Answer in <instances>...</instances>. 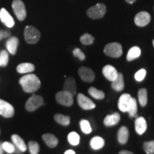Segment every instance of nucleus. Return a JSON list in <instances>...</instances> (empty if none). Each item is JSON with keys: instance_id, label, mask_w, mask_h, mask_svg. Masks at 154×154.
<instances>
[{"instance_id": "1", "label": "nucleus", "mask_w": 154, "mask_h": 154, "mask_svg": "<svg viewBox=\"0 0 154 154\" xmlns=\"http://www.w3.org/2000/svg\"><path fill=\"white\" fill-rule=\"evenodd\" d=\"M19 84L26 93H34L41 87V81L33 74H27L19 79Z\"/></svg>"}, {"instance_id": "2", "label": "nucleus", "mask_w": 154, "mask_h": 154, "mask_svg": "<svg viewBox=\"0 0 154 154\" xmlns=\"http://www.w3.org/2000/svg\"><path fill=\"white\" fill-rule=\"evenodd\" d=\"M24 39L26 43L29 44H36L39 41L41 34L36 27L33 26H26L24 32Z\"/></svg>"}, {"instance_id": "3", "label": "nucleus", "mask_w": 154, "mask_h": 154, "mask_svg": "<svg viewBox=\"0 0 154 154\" xmlns=\"http://www.w3.org/2000/svg\"><path fill=\"white\" fill-rule=\"evenodd\" d=\"M55 99L59 104L63 106H72L74 103V95L64 90L57 92Z\"/></svg>"}, {"instance_id": "4", "label": "nucleus", "mask_w": 154, "mask_h": 154, "mask_svg": "<svg viewBox=\"0 0 154 154\" xmlns=\"http://www.w3.org/2000/svg\"><path fill=\"white\" fill-rule=\"evenodd\" d=\"M103 52L108 57L112 58L120 57L123 54L122 46L117 42L109 43L105 46L103 49Z\"/></svg>"}, {"instance_id": "5", "label": "nucleus", "mask_w": 154, "mask_h": 154, "mask_svg": "<svg viewBox=\"0 0 154 154\" xmlns=\"http://www.w3.org/2000/svg\"><path fill=\"white\" fill-rule=\"evenodd\" d=\"M106 11V7L103 4H96L93 7H90L86 11V14L89 18L93 19H101L104 17Z\"/></svg>"}, {"instance_id": "6", "label": "nucleus", "mask_w": 154, "mask_h": 154, "mask_svg": "<svg viewBox=\"0 0 154 154\" xmlns=\"http://www.w3.org/2000/svg\"><path fill=\"white\" fill-rule=\"evenodd\" d=\"M44 104V98L39 95H32L25 103V109L29 112H33L37 110Z\"/></svg>"}, {"instance_id": "7", "label": "nucleus", "mask_w": 154, "mask_h": 154, "mask_svg": "<svg viewBox=\"0 0 154 154\" xmlns=\"http://www.w3.org/2000/svg\"><path fill=\"white\" fill-rule=\"evenodd\" d=\"M12 9L17 19L19 21H24L26 17V10L24 3L22 0H14L12 2Z\"/></svg>"}, {"instance_id": "8", "label": "nucleus", "mask_w": 154, "mask_h": 154, "mask_svg": "<svg viewBox=\"0 0 154 154\" xmlns=\"http://www.w3.org/2000/svg\"><path fill=\"white\" fill-rule=\"evenodd\" d=\"M14 108L10 103L0 99V116L9 119L14 116Z\"/></svg>"}, {"instance_id": "9", "label": "nucleus", "mask_w": 154, "mask_h": 154, "mask_svg": "<svg viewBox=\"0 0 154 154\" xmlns=\"http://www.w3.org/2000/svg\"><path fill=\"white\" fill-rule=\"evenodd\" d=\"M77 102L79 106L84 110H91L96 108L94 102L83 94H79L77 95Z\"/></svg>"}, {"instance_id": "10", "label": "nucleus", "mask_w": 154, "mask_h": 154, "mask_svg": "<svg viewBox=\"0 0 154 154\" xmlns=\"http://www.w3.org/2000/svg\"><path fill=\"white\" fill-rule=\"evenodd\" d=\"M151 15L147 11H143L138 13L134 17V23L136 26L143 27L151 22Z\"/></svg>"}, {"instance_id": "11", "label": "nucleus", "mask_w": 154, "mask_h": 154, "mask_svg": "<svg viewBox=\"0 0 154 154\" xmlns=\"http://www.w3.org/2000/svg\"><path fill=\"white\" fill-rule=\"evenodd\" d=\"M81 79L85 82L91 83L95 79V73L91 69L86 66H82L78 71Z\"/></svg>"}, {"instance_id": "12", "label": "nucleus", "mask_w": 154, "mask_h": 154, "mask_svg": "<svg viewBox=\"0 0 154 154\" xmlns=\"http://www.w3.org/2000/svg\"><path fill=\"white\" fill-rule=\"evenodd\" d=\"M131 96L128 94H123L120 97H119L118 101V107L119 110L122 112H127L128 107L131 101Z\"/></svg>"}, {"instance_id": "13", "label": "nucleus", "mask_w": 154, "mask_h": 154, "mask_svg": "<svg viewBox=\"0 0 154 154\" xmlns=\"http://www.w3.org/2000/svg\"><path fill=\"white\" fill-rule=\"evenodd\" d=\"M0 20L8 28H12L14 26V19L5 8H2L0 10Z\"/></svg>"}, {"instance_id": "14", "label": "nucleus", "mask_w": 154, "mask_h": 154, "mask_svg": "<svg viewBox=\"0 0 154 154\" xmlns=\"http://www.w3.org/2000/svg\"><path fill=\"white\" fill-rule=\"evenodd\" d=\"M102 74L107 80L113 82L116 79L118 76L119 72H117L116 69L114 66H111V65H106V66L102 69Z\"/></svg>"}, {"instance_id": "15", "label": "nucleus", "mask_w": 154, "mask_h": 154, "mask_svg": "<svg viewBox=\"0 0 154 154\" xmlns=\"http://www.w3.org/2000/svg\"><path fill=\"white\" fill-rule=\"evenodd\" d=\"M19 38L16 36H11L6 42V47L7 51L11 55L16 54L19 46Z\"/></svg>"}, {"instance_id": "16", "label": "nucleus", "mask_w": 154, "mask_h": 154, "mask_svg": "<svg viewBox=\"0 0 154 154\" xmlns=\"http://www.w3.org/2000/svg\"><path fill=\"white\" fill-rule=\"evenodd\" d=\"M11 139L15 147L20 152H25L27 150V146L20 136L17 134H13L11 136Z\"/></svg>"}, {"instance_id": "17", "label": "nucleus", "mask_w": 154, "mask_h": 154, "mask_svg": "<svg viewBox=\"0 0 154 154\" xmlns=\"http://www.w3.org/2000/svg\"><path fill=\"white\" fill-rule=\"evenodd\" d=\"M121 120V116L119 113L116 112L112 114L107 115L103 120V124L107 127L116 126L119 123Z\"/></svg>"}, {"instance_id": "18", "label": "nucleus", "mask_w": 154, "mask_h": 154, "mask_svg": "<svg viewBox=\"0 0 154 154\" xmlns=\"http://www.w3.org/2000/svg\"><path fill=\"white\" fill-rule=\"evenodd\" d=\"M147 129V122L143 117H138L135 121V130L138 135H142Z\"/></svg>"}, {"instance_id": "19", "label": "nucleus", "mask_w": 154, "mask_h": 154, "mask_svg": "<svg viewBox=\"0 0 154 154\" xmlns=\"http://www.w3.org/2000/svg\"><path fill=\"white\" fill-rule=\"evenodd\" d=\"M63 90L69 92L72 95H76L77 88L76 81L73 77H69L65 80L64 84H63Z\"/></svg>"}, {"instance_id": "20", "label": "nucleus", "mask_w": 154, "mask_h": 154, "mask_svg": "<svg viewBox=\"0 0 154 154\" xmlns=\"http://www.w3.org/2000/svg\"><path fill=\"white\" fill-rule=\"evenodd\" d=\"M124 75L121 73H119L116 79L111 82V88L116 91H121L124 88Z\"/></svg>"}, {"instance_id": "21", "label": "nucleus", "mask_w": 154, "mask_h": 154, "mask_svg": "<svg viewBox=\"0 0 154 154\" xmlns=\"http://www.w3.org/2000/svg\"><path fill=\"white\" fill-rule=\"evenodd\" d=\"M35 70V66L33 63H21L17 66V72L19 74H31Z\"/></svg>"}, {"instance_id": "22", "label": "nucleus", "mask_w": 154, "mask_h": 154, "mask_svg": "<svg viewBox=\"0 0 154 154\" xmlns=\"http://www.w3.org/2000/svg\"><path fill=\"white\" fill-rule=\"evenodd\" d=\"M42 139L44 141V143L47 144L48 147L54 148L57 147V146L59 143V140L56 137L54 134H45L42 136Z\"/></svg>"}, {"instance_id": "23", "label": "nucleus", "mask_w": 154, "mask_h": 154, "mask_svg": "<svg viewBox=\"0 0 154 154\" xmlns=\"http://www.w3.org/2000/svg\"><path fill=\"white\" fill-rule=\"evenodd\" d=\"M128 137H129V131H128V128L126 126H121L119 128L118 134H117V138H118V141L121 144H126L128 142Z\"/></svg>"}, {"instance_id": "24", "label": "nucleus", "mask_w": 154, "mask_h": 154, "mask_svg": "<svg viewBox=\"0 0 154 154\" xmlns=\"http://www.w3.org/2000/svg\"><path fill=\"white\" fill-rule=\"evenodd\" d=\"M141 54V50L138 47H133L128 50L126 56V59L128 61H131L138 59Z\"/></svg>"}, {"instance_id": "25", "label": "nucleus", "mask_w": 154, "mask_h": 154, "mask_svg": "<svg viewBox=\"0 0 154 154\" xmlns=\"http://www.w3.org/2000/svg\"><path fill=\"white\" fill-rule=\"evenodd\" d=\"M54 118L56 122L61 126H67L70 124L71 119L69 116L63 115L61 113H56Z\"/></svg>"}, {"instance_id": "26", "label": "nucleus", "mask_w": 154, "mask_h": 154, "mask_svg": "<svg viewBox=\"0 0 154 154\" xmlns=\"http://www.w3.org/2000/svg\"><path fill=\"white\" fill-rule=\"evenodd\" d=\"M90 145L94 150H99L104 146L105 140L100 136H95L91 140Z\"/></svg>"}, {"instance_id": "27", "label": "nucleus", "mask_w": 154, "mask_h": 154, "mask_svg": "<svg viewBox=\"0 0 154 154\" xmlns=\"http://www.w3.org/2000/svg\"><path fill=\"white\" fill-rule=\"evenodd\" d=\"M138 98L140 105L145 107L148 103V92L146 88H140L138 91Z\"/></svg>"}, {"instance_id": "28", "label": "nucleus", "mask_w": 154, "mask_h": 154, "mask_svg": "<svg viewBox=\"0 0 154 154\" xmlns=\"http://www.w3.org/2000/svg\"><path fill=\"white\" fill-rule=\"evenodd\" d=\"M88 94H90V96L91 97L94 98L95 99L98 100H102L105 98V94L103 91H101V90L97 89V88L94 87H90L88 88Z\"/></svg>"}, {"instance_id": "29", "label": "nucleus", "mask_w": 154, "mask_h": 154, "mask_svg": "<svg viewBox=\"0 0 154 154\" xmlns=\"http://www.w3.org/2000/svg\"><path fill=\"white\" fill-rule=\"evenodd\" d=\"M138 111V106H137V101H136V99L135 98H132L131 101V103L129 105V107H128V111L127 112L129 114L130 118H133V117H135L136 116V113H137Z\"/></svg>"}, {"instance_id": "30", "label": "nucleus", "mask_w": 154, "mask_h": 154, "mask_svg": "<svg viewBox=\"0 0 154 154\" xmlns=\"http://www.w3.org/2000/svg\"><path fill=\"white\" fill-rule=\"evenodd\" d=\"M68 141L72 146H78L80 142V136L77 133L73 131L68 135Z\"/></svg>"}, {"instance_id": "31", "label": "nucleus", "mask_w": 154, "mask_h": 154, "mask_svg": "<svg viewBox=\"0 0 154 154\" xmlns=\"http://www.w3.org/2000/svg\"><path fill=\"white\" fill-rule=\"evenodd\" d=\"M80 127L81 130L82 131L83 133H84L85 134H91L92 131V128L91 127V125H90L89 122L87 120H85V119H82V120L80 121Z\"/></svg>"}, {"instance_id": "32", "label": "nucleus", "mask_w": 154, "mask_h": 154, "mask_svg": "<svg viewBox=\"0 0 154 154\" xmlns=\"http://www.w3.org/2000/svg\"><path fill=\"white\" fill-rule=\"evenodd\" d=\"M28 149L31 154H38L40 151V146L36 141L31 140L28 143Z\"/></svg>"}, {"instance_id": "33", "label": "nucleus", "mask_w": 154, "mask_h": 154, "mask_svg": "<svg viewBox=\"0 0 154 154\" xmlns=\"http://www.w3.org/2000/svg\"><path fill=\"white\" fill-rule=\"evenodd\" d=\"M9 63V54L5 50L0 52V67H5Z\"/></svg>"}, {"instance_id": "34", "label": "nucleus", "mask_w": 154, "mask_h": 154, "mask_svg": "<svg viewBox=\"0 0 154 154\" xmlns=\"http://www.w3.org/2000/svg\"><path fill=\"white\" fill-rule=\"evenodd\" d=\"M2 147L4 151H5L6 153L11 154L14 153L16 151V147L14 145V143H11L9 141H5L2 143Z\"/></svg>"}, {"instance_id": "35", "label": "nucleus", "mask_w": 154, "mask_h": 154, "mask_svg": "<svg viewBox=\"0 0 154 154\" xmlns=\"http://www.w3.org/2000/svg\"><path fill=\"white\" fill-rule=\"evenodd\" d=\"M94 38L89 34H84L81 36L80 42L84 45H91L94 43Z\"/></svg>"}, {"instance_id": "36", "label": "nucleus", "mask_w": 154, "mask_h": 154, "mask_svg": "<svg viewBox=\"0 0 154 154\" xmlns=\"http://www.w3.org/2000/svg\"><path fill=\"white\" fill-rule=\"evenodd\" d=\"M143 150L147 154H154V140L144 142Z\"/></svg>"}, {"instance_id": "37", "label": "nucleus", "mask_w": 154, "mask_h": 154, "mask_svg": "<svg viewBox=\"0 0 154 154\" xmlns=\"http://www.w3.org/2000/svg\"><path fill=\"white\" fill-rule=\"evenodd\" d=\"M146 75V71L144 69H140V70H138L137 72L134 75V79L137 82H142L144 80Z\"/></svg>"}, {"instance_id": "38", "label": "nucleus", "mask_w": 154, "mask_h": 154, "mask_svg": "<svg viewBox=\"0 0 154 154\" xmlns=\"http://www.w3.org/2000/svg\"><path fill=\"white\" fill-rule=\"evenodd\" d=\"M73 54H74L75 57L78 58L80 61H84L86 59L85 54H84L82 50L79 49V48H76V49H74V51H73Z\"/></svg>"}, {"instance_id": "39", "label": "nucleus", "mask_w": 154, "mask_h": 154, "mask_svg": "<svg viewBox=\"0 0 154 154\" xmlns=\"http://www.w3.org/2000/svg\"><path fill=\"white\" fill-rule=\"evenodd\" d=\"M11 33L8 31L5 30H0V41L4 39V38H8L9 36H10Z\"/></svg>"}, {"instance_id": "40", "label": "nucleus", "mask_w": 154, "mask_h": 154, "mask_svg": "<svg viewBox=\"0 0 154 154\" xmlns=\"http://www.w3.org/2000/svg\"><path fill=\"white\" fill-rule=\"evenodd\" d=\"M119 154H134L129 151H121L119 152Z\"/></svg>"}, {"instance_id": "41", "label": "nucleus", "mask_w": 154, "mask_h": 154, "mask_svg": "<svg viewBox=\"0 0 154 154\" xmlns=\"http://www.w3.org/2000/svg\"><path fill=\"white\" fill-rule=\"evenodd\" d=\"M64 154H76V153H75V151H73V150L69 149L67 150V151L64 153Z\"/></svg>"}, {"instance_id": "42", "label": "nucleus", "mask_w": 154, "mask_h": 154, "mask_svg": "<svg viewBox=\"0 0 154 154\" xmlns=\"http://www.w3.org/2000/svg\"><path fill=\"white\" fill-rule=\"evenodd\" d=\"M4 152H5V151H4L2 147V143L0 142V154H4Z\"/></svg>"}, {"instance_id": "43", "label": "nucleus", "mask_w": 154, "mask_h": 154, "mask_svg": "<svg viewBox=\"0 0 154 154\" xmlns=\"http://www.w3.org/2000/svg\"><path fill=\"white\" fill-rule=\"evenodd\" d=\"M125 1H126V2L128 4H134L135 2L136 1V0H125Z\"/></svg>"}, {"instance_id": "44", "label": "nucleus", "mask_w": 154, "mask_h": 154, "mask_svg": "<svg viewBox=\"0 0 154 154\" xmlns=\"http://www.w3.org/2000/svg\"><path fill=\"white\" fill-rule=\"evenodd\" d=\"M153 47H154V39H153Z\"/></svg>"}, {"instance_id": "45", "label": "nucleus", "mask_w": 154, "mask_h": 154, "mask_svg": "<svg viewBox=\"0 0 154 154\" xmlns=\"http://www.w3.org/2000/svg\"><path fill=\"white\" fill-rule=\"evenodd\" d=\"M153 9H154V7H153Z\"/></svg>"}]
</instances>
